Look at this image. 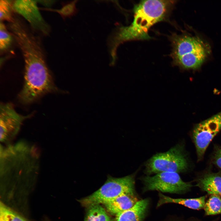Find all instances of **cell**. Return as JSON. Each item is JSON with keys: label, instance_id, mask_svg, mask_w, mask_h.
<instances>
[{"label": "cell", "instance_id": "obj_6", "mask_svg": "<svg viewBox=\"0 0 221 221\" xmlns=\"http://www.w3.org/2000/svg\"><path fill=\"white\" fill-rule=\"evenodd\" d=\"M145 191L157 190L164 192L181 193L189 190L192 184L184 181L178 173L162 172L153 176L143 177Z\"/></svg>", "mask_w": 221, "mask_h": 221}, {"label": "cell", "instance_id": "obj_11", "mask_svg": "<svg viewBox=\"0 0 221 221\" xmlns=\"http://www.w3.org/2000/svg\"><path fill=\"white\" fill-rule=\"evenodd\" d=\"M196 185L208 194L221 195V174L208 173L199 178Z\"/></svg>", "mask_w": 221, "mask_h": 221}, {"label": "cell", "instance_id": "obj_8", "mask_svg": "<svg viewBox=\"0 0 221 221\" xmlns=\"http://www.w3.org/2000/svg\"><path fill=\"white\" fill-rule=\"evenodd\" d=\"M32 115H21L10 103H1L0 107V140L1 143L10 144L18 133L22 123Z\"/></svg>", "mask_w": 221, "mask_h": 221}, {"label": "cell", "instance_id": "obj_14", "mask_svg": "<svg viewBox=\"0 0 221 221\" xmlns=\"http://www.w3.org/2000/svg\"><path fill=\"white\" fill-rule=\"evenodd\" d=\"M87 208L84 221H113L112 218L101 204H95Z\"/></svg>", "mask_w": 221, "mask_h": 221}, {"label": "cell", "instance_id": "obj_12", "mask_svg": "<svg viewBox=\"0 0 221 221\" xmlns=\"http://www.w3.org/2000/svg\"><path fill=\"white\" fill-rule=\"evenodd\" d=\"M149 204L147 199L139 200L132 208L117 216L115 221H143Z\"/></svg>", "mask_w": 221, "mask_h": 221}, {"label": "cell", "instance_id": "obj_18", "mask_svg": "<svg viewBox=\"0 0 221 221\" xmlns=\"http://www.w3.org/2000/svg\"><path fill=\"white\" fill-rule=\"evenodd\" d=\"M13 3L11 1L1 0L0 1V19L1 21L6 20L10 22L14 17L12 14Z\"/></svg>", "mask_w": 221, "mask_h": 221}, {"label": "cell", "instance_id": "obj_2", "mask_svg": "<svg viewBox=\"0 0 221 221\" xmlns=\"http://www.w3.org/2000/svg\"><path fill=\"white\" fill-rule=\"evenodd\" d=\"M175 1H141L134 7V19L128 26H117L107 39L109 49L116 52L121 44L128 41L150 38L148 30L157 23L165 20L175 3Z\"/></svg>", "mask_w": 221, "mask_h": 221}, {"label": "cell", "instance_id": "obj_5", "mask_svg": "<svg viewBox=\"0 0 221 221\" xmlns=\"http://www.w3.org/2000/svg\"><path fill=\"white\" fill-rule=\"evenodd\" d=\"M183 147L178 145L168 151L157 153L146 162L145 173L148 174L162 172H184L188 163Z\"/></svg>", "mask_w": 221, "mask_h": 221}, {"label": "cell", "instance_id": "obj_9", "mask_svg": "<svg viewBox=\"0 0 221 221\" xmlns=\"http://www.w3.org/2000/svg\"><path fill=\"white\" fill-rule=\"evenodd\" d=\"M37 3L36 0H15L13 3V8L33 28L47 34L49 27L39 12Z\"/></svg>", "mask_w": 221, "mask_h": 221}, {"label": "cell", "instance_id": "obj_10", "mask_svg": "<svg viewBox=\"0 0 221 221\" xmlns=\"http://www.w3.org/2000/svg\"><path fill=\"white\" fill-rule=\"evenodd\" d=\"M138 201L135 193H127L118 196L103 205L109 214L116 216L132 208Z\"/></svg>", "mask_w": 221, "mask_h": 221}, {"label": "cell", "instance_id": "obj_3", "mask_svg": "<svg viewBox=\"0 0 221 221\" xmlns=\"http://www.w3.org/2000/svg\"><path fill=\"white\" fill-rule=\"evenodd\" d=\"M171 39L173 63L182 68H198L208 54V47L196 37L174 34Z\"/></svg>", "mask_w": 221, "mask_h": 221}, {"label": "cell", "instance_id": "obj_20", "mask_svg": "<svg viewBox=\"0 0 221 221\" xmlns=\"http://www.w3.org/2000/svg\"><path fill=\"white\" fill-rule=\"evenodd\" d=\"M213 162L221 169V147L217 148L215 150L213 157Z\"/></svg>", "mask_w": 221, "mask_h": 221}, {"label": "cell", "instance_id": "obj_1", "mask_svg": "<svg viewBox=\"0 0 221 221\" xmlns=\"http://www.w3.org/2000/svg\"><path fill=\"white\" fill-rule=\"evenodd\" d=\"M14 38L25 62L24 83L19 95L20 101L29 104L45 94L56 91L38 38L26 29L18 31Z\"/></svg>", "mask_w": 221, "mask_h": 221}, {"label": "cell", "instance_id": "obj_16", "mask_svg": "<svg viewBox=\"0 0 221 221\" xmlns=\"http://www.w3.org/2000/svg\"><path fill=\"white\" fill-rule=\"evenodd\" d=\"M0 221H28L2 203L0 204Z\"/></svg>", "mask_w": 221, "mask_h": 221}, {"label": "cell", "instance_id": "obj_7", "mask_svg": "<svg viewBox=\"0 0 221 221\" xmlns=\"http://www.w3.org/2000/svg\"><path fill=\"white\" fill-rule=\"evenodd\" d=\"M221 129V111L197 124L192 132L198 160L202 159L210 143Z\"/></svg>", "mask_w": 221, "mask_h": 221}, {"label": "cell", "instance_id": "obj_19", "mask_svg": "<svg viewBox=\"0 0 221 221\" xmlns=\"http://www.w3.org/2000/svg\"><path fill=\"white\" fill-rule=\"evenodd\" d=\"M12 40L11 34L8 32L5 25L1 21L0 24V49L3 51L10 45Z\"/></svg>", "mask_w": 221, "mask_h": 221}, {"label": "cell", "instance_id": "obj_4", "mask_svg": "<svg viewBox=\"0 0 221 221\" xmlns=\"http://www.w3.org/2000/svg\"><path fill=\"white\" fill-rule=\"evenodd\" d=\"M135 193L134 175L120 178L109 175L99 188L79 201L83 206L87 207L95 204H103L123 194Z\"/></svg>", "mask_w": 221, "mask_h": 221}, {"label": "cell", "instance_id": "obj_15", "mask_svg": "<svg viewBox=\"0 0 221 221\" xmlns=\"http://www.w3.org/2000/svg\"><path fill=\"white\" fill-rule=\"evenodd\" d=\"M78 0H73L64 4L62 7L60 9H55L49 8H44L45 10L56 12L59 13L62 17L65 19L68 17L71 18L76 15L79 12L76 8V4Z\"/></svg>", "mask_w": 221, "mask_h": 221}, {"label": "cell", "instance_id": "obj_13", "mask_svg": "<svg viewBox=\"0 0 221 221\" xmlns=\"http://www.w3.org/2000/svg\"><path fill=\"white\" fill-rule=\"evenodd\" d=\"M159 199L157 203V207L167 203H174L181 204L190 208L200 209L204 207L206 196H204L200 197L191 198H173L163 195L159 194Z\"/></svg>", "mask_w": 221, "mask_h": 221}, {"label": "cell", "instance_id": "obj_17", "mask_svg": "<svg viewBox=\"0 0 221 221\" xmlns=\"http://www.w3.org/2000/svg\"><path fill=\"white\" fill-rule=\"evenodd\" d=\"M205 213L207 215L221 214V198L218 195H212L205 203Z\"/></svg>", "mask_w": 221, "mask_h": 221}]
</instances>
